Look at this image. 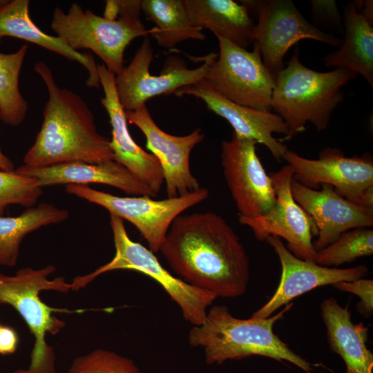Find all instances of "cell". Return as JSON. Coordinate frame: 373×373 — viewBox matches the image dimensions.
Listing matches in <instances>:
<instances>
[{
    "label": "cell",
    "mask_w": 373,
    "mask_h": 373,
    "mask_svg": "<svg viewBox=\"0 0 373 373\" xmlns=\"http://www.w3.org/2000/svg\"><path fill=\"white\" fill-rule=\"evenodd\" d=\"M159 251L173 271L191 285L227 298L247 291L249 256L233 229L216 213L178 216Z\"/></svg>",
    "instance_id": "1"
},
{
    "label": "cell",
    "mask_w": 373,
    "mask_h": 373,
    "mask_svg": "<svg viewBox=\"0 0 373 373\" xmlns=\"http://www.w3.org/2000/svg\"><path fill=\"white\" fill-rule=\"evenodd\" d=\"M34 70L45 83L48 99L43 111L41 128L23 157V164L46 167L114 160L110 140L98 133L86 102L72 90L58 86L44 61L36 63Z\"/></svg>",
    "instance_id": "2"
},
{
    "label": "cell",
    "mask_w": 373,
    "mask_h": 373,
    "mask_svg": "<svg viewBox=\"0 0 373 373\" xmlns=\"http://www.w3.org/2000/svg\"><path fill=\"white\" fill-rule=\"evenodd\" d=\"M292 306L289 303L267 318L248 319L234 317L226 306H213L207 312L204 322L190 329L189 342L203 350L209 365L258 355L286 361L307 373H313L312 365L291 350L273 330L274 324L283 319Z\"/></svg>",
    "instance_id": "3"
},
{
    "label": "cell",
    "mask_w": 373,
    "mask_h": 373,
    "mask_svg": "<svg viewBox=\"0 0 373 373\" xmlns=\"http://www.w3.org/2000/svg\"><path fill=\"white\" fill-rule=\"evenodd\" d=\"M350 70L336 68L317 72L299 60L296 48L287 66L275 76L271 109L285 123L288 134L280 142L292 139L312 123L319 132L327 129L332 113L344 97L343 88L355 79Z\"/></svg>",
    "instance_id": "4"
},
{
    "label": "cell",
    "mask_w": 373,
    "mask_h": 373,
    "mask_svg": "<svg viewBox=\"0 0 373 373\" xmlns=\"http://www.w3.org/2000/svg\"><path fill=\"white\" fill-rule=\"evenodd\" d=\"M119 18L110 20L73 3L66 12L56 8L51 29L70 48L88 49L115 75L124 68V52L129 44L149 34L140 20L142 0H117Z\"/></svg>",
    "instance_id": "5"
},
{
    "label": "cell",
    "mask_w": 373,
    "mask_h": 373,
    "mask_svg": "<svg viewBox=\"0 0 373 373\" xmlns=\"http://www.w3.org/2000/svg\"><path fill=\"white\" fill-rule=\"evenodd\" d=\"M55 270L56 268L50 265L39 269L22 268L13 276L0 274V304H7L15 309L35 338L28 368L18 370L15 373H56L54 350L47 343L46 336L48 334H57L65 326V323L57 318L53 312L86 311L54 308L41 300L39 296L41 291L67 293L71 289V284L66 283L63 277L52 280L48 278Z\"/></svg>",
    "instance_id": "6"
},
{
    "label": "cell",
    "mask_w": 373,
    "mask_h": 373,
    "mask_svg": "<svg viewBox=\"0 0 373 373\" xmlns=\"http://www.w3.org/2000/svg\"><path fill=\"white\" fill-rule=\"evenodd\" d=\"M115 254L108 263L94 271L74 278L71 289L79 291L99 275L117 269L133 270L155 280L179 306L185 321L193 326L202 324L207 308L218 298L215 294L191 285L171 275L160 264L154 253L128 236L124 220L110 214Z\"/></svg>",
    "instance_id": "7"
},
{
    "label": "cell",
    "mask_w": 373,
    "mask_h": 373,
    "mask_svg": "<svg viewBox=\"0 0 373 373\" xmlns=\"http://www.w3.org/2000/svg\"><path fill=\"white\" fill-rule=\"evenodd\" d=\"M66 191L132 223L147 241L149 249L154 254L160 251L175 218L209 195V190L202 187L183 195L160 200L146 195L119 197L84 184H67Z\"/></svg>",
    "instance_id": "8"
},
{
    "label": "cell",
    "mask_w": 373,
    "mask_h": 373,
    "mask_svg": "<svg viewBox=\"0 0 373 373\" xmlns=\"http://www.w3.org/2000/svg\"><path fill=\"white\" fill-rule=\"evenodd\" d=\"M219 54L210 65L205 82L227 99L247 107L271 111L274 77L265 67L259 47L252 51L217 37Z\"/></svg>",
    "instance_id": "9"
},
{
    "label": "cell",
    "mask_w": 373,
    "mask_h": 373,
    "mask_svg": "<svg viewBox=\"0 0 373 373\" xmlns=\"http://www.w3.org/2000/svg\"><path fill=\"white\" fill-rule=\"evenodd\" d=\"M283 160L291 167L294 179L303 186L318 189L328 184L350 202L373 209V160L370 153L348 157L337 148L327 147L313 160L287 149Z\"/></svg>",
    "instance_id": "10"
},
{
    "label": "cell",
    "mask_w": 373,
    "mask_h": 373,
    "mask_svg": "<svg viewBox=\"0 0 373 373\" xmlns=\"http://www.w3.org/2000/svg\"><path fill=\"white\" fill-rule=\"evenodd\" d=\"M258 15L254 41L265 67L275 77L285 68L288 50L303 39L340 47L343 39L325 33L309 23L290 0L254 1Z\"/></svg>",
    "instance_id": "11"
},
{
    "label": "cell",
    "mask_w": 373,
    "mask_h": 373,
    "mask_svg": "<svg viewBox=\"0 0 373 373\" xmlns=\"http://www.w3.org/2000/svg\"><path fill=\"white\" fill-rule=\"evenodd\" d=\"M256 144L234 132L221 143L223 174L240 217L263 216L276 202L273 182L256 153Z\"/></svg>",
    "instance_id": "12"
},
{
    "label": "cell",
    "mask_w": 373,
    "mask_h": 373,
    "mask_svg": "<svg viewBox=\"0 0 373 373\" xmlns=\"http://www.w3.org/2000/svg\"><path fill=\"white\" fill-rule=\"evenodd\" d=\"M276 202L266 214L256 218L238 216L239 222L251 229L255 237L264 241L274 236L285 239L286 247L297 258L315 262L316 251L312 238L318 231L312 218L295 201L291 192L294 172L289 164L271 173Z\"/></svg>",
    "instance_id": "13"
},
{
    "label": "cell",
    "mask_w": 373,
    "mask_h": 373,
    "mask_svg": "<svg viewBox=\"0 0 373 373\" xmlns=\"http://www.w3.org/2000/svg\"><path fill=\"white\" fill-rule=\"evenodd\" d=\"M218 54L211 52L202 58L203 64L194 69L181 64L169 66L159 75L150 73L149 68L154 59L148 36L128 66L115 76L118 99L125 111H135L151 98L174 93L178 89L193 84L204 79L211 63Z\"/></svg>",
    "instance_id": "14"
},
{
    "label": "cell",
    "mask_w": 373,
    "mask_h": 373,
    "mask_svg": "<svg viewBox=\"0 0 373 373\" xmlns=\"http://www.w3.org/2000/svg\"><path fill=\"white\" fill-rule=\"evenodd\" d=\"M125 114L127 121L143 133L146 149L160 162L168 198L183 195L200 188L189 166L193 149L204 138L200 128L183 136L169 134L155 124L146 104L135 111H125Z\"/></svg>",
    "instance_id": "15"
},
{
    "label": "cell",
    "mask_w": 373,
    "mask_h": 373,
    "mask_svg": "<svg viewBox=\"0 0 373 373\" xmlns=\"http://www.w3.org/2000/svg\"><path fill=\"white\" fill-rule=\"evenodd\" d=\"M265 241L274 249L279 258L282 271L278 288L272 297L251 317L265 318L296 297L310 290L341 281H352L365 278L369 272L365 265L347 269L323 267L302 260L291 253L281 238L268 236Z\"/></svg>",
    "instance_id": "16"
},
{
    "label": "cell",
    "mask_w": 373,
    "mask_h": 373,
    "mask_svg": "<svg viewBox=\"0 0 373 373\" xmlns=\"http://www.w3.org/2000/svg\"><path fill=\"white\" fill-rule=\"evenodd\" d=\"M306 187L293 179L291 192L295 201L312 218L317 228V251L334 242L342 233L373 225V209L356 204L339 195L330 185ZM320 186V187H321Z\"/></svg>",
    "instance_id": "17"
},
{
    "label": "cell",
    "mask_w": 373,
    "mask_h": 373,
    "mask_svg": "<svg viewBox=\"0 0 373 373\" xmlns=\"http://www.w3.org/2000/svg\"><path fill=\"white\" fill-rule=\"evenodd\" d=\"M178 97L190 95L202 99L208 109L224 118L238 136L264 144L276 160L280 162L288 149L274 137L288 134V129L278 115L269 110H258L234 103L213 89L204 79L178 89Z\"/></svg>",
    "instance_id": "18"
},
{
    "label": "cell",
    "mask_w": 373,
    "mask_h": 373,
    "mask_svg": "<svg viewBox=\"0 0 373 373\" xmlns=\"http://www.w3.org/2000/svg\"><path fill=\"white\" fill-rule=\"evenodd\" d=\"M97 69L104 94L101 104L107 111L112 128L110 145L114 160L124 166L157 196L164 183L160 162L155 155L137 145L131 137L125 111L117 97L115 75L104 64H97Z\"/></svg>",
    "instance_id": "19"
},
{
    "label": "cell",
    "mask_w": 373,
    "mask_h": 373,
    "mask_svg": "<svg viewBox=\"0 0 373 373\" xmlns=\"http://www.w3.org/2000/svg\"><path fill=\"white\" fill-rule=\"evenodd\" d=\"M15 173L35 178L43 186L99 183L116 187L128 195L155 197L151 190L115 160L90 164L70 162L46 167L21 165Z\"/></svg>",
    "instance_id": "20"
},
{
    "label": "cell",
    "mask_w": 373,
    "mask_h": 373,
    "mask_svg": "<svg viewBox=\"0 0 373 373\" xmlns=\"http://www.w3.org/2000/svg\"><path fill=\"white\" fill-rule=\"evenodd\" d=\"M321 314L330 350L344 361L345 373H372L368 328L363 323H352L348 305L343 307L334 298H327L321 303Z\"/></svg>",
    "instance_id": "21"
},
{
    "label": "cell",
    "mask_w": 373,
    "mask_h": 373,
    "mask_svg": "<svg viewBox=\"0 0 373 373\" xmlns=\"http://www.w3.org/2000/svg\"><path fill=\"white\" fill-rule=\"evenodd\" d=\"M28 0L9 1L0 8V43L6 37L21 39L81 64L88 72L86 84L99 88L100 82L93 55L82 53L67 46L58 37L44 32L32 21Z\"/></svg>",
    "instance_id": "22"
},
{
    "label": "cell",
    "mask_w": 373,
    "mask_h": 373,
    "mask_svg": "<svg viewBox=\"0 0 373 373\" xmlns=\"http://www.w3.org/2000/svg\"><path fill=\"white\" fill-rule=\"evenodd\" d=\"M191 23L247 49L254 41L256 23L245 6L232 0H184Z\"/></svg>",
    "instance_id": "23"
},
{
    "label": "cell",
    "mask_w": 373,
    "mask_h": 373,
    "mask_svg": "<svg viewBox=\"0 0 373 373\" xmlns=\"http://www.w3.org/2000/svg\"><path fill=\"white\" fill-rule=\"evenodd\" d=\"M345 38L338 50L328 53L326 67L350 70L362 76L373 86V26L349 3L343 15Z\"/></svg>",
    "instance_id": "24"
},
{
    "label": "cell",
    "mask_w": 373,
    "mask_h": 373,
    "mask_svg": "<svg viewBox=\"0 0 373 373\" xmlns=\"http://www.w3.org/2000/svg\"><path fill=\"white\" fill-rule=\"evenodd\" d=\"M142 12L154 23L149 33L161 47L172 48L188 39L206 37L191 23L184 0H142Z\"/></svg>",
    "instance_id": "25"
},
{
    "label": "cell",
    "mask_w": 373,
    "mask_h": 373,
    "mask_svg": "<svg viewBox=\"0 0 373 373\" xmlns=\"http://www.w3.org/2000/svg\"><path fill=\"white\" fill-rule=\"evenodd\" d=\"M68 216L67 210L45 202L27 208L17 216H0V265L15 266L20 245L28 233L40 227L63 222Z\"/></svg>",
    "instance_id": "26"
},
{
    "label": "cell",
    "mask_w": 373,
    "mask_h": 373,
    "mask_svg": "<svg viewBox=\"0 0 373 373\" xmlns=\"http://www.w3.org/2000/svg\"><path fill=\"white\" fill-rule=\"evenodd\" d=\"M28 45L16 52H0V119L6 124L17 126L24 120L28 103L20 93L19 79Z\"/></svg>",
    "instance_id": "27"
},
{
    "label": "cell",
    "mask_w": 373,
    "mask_h": 373,
    "mask_svg": "<svg viewBox=\"0 0 373 373\" xmlns=\"http://www.w3.org/2000/svg\"><path fill=\"white\" fill-rule=\"evenodd\" d=\"M373 254V230L356 228L342 233L334 242L317 251L315 263L329 267L339 266Z\"/></svg>",
    "instance_id": "28"
},
{
    "label": "cell",
    "mask_w": 373,
    "mask_h": 373,
    "mask_svg": "<svg viewBox=\"0 0 373 373\" xmlns=\"http://www.w3.org/2000/svg\"><path fill=\"white\" fill-rule=\"evenodd\" d=\"M42 194L35 178L0 169V216L10 204L34 207Z\"/></svg>",
    "instance_id": "29"
},
{
    "label": "cell",
    "mask_w": 373,
    "mask_h": 373,
    "mask_svg": "<svg viewBox=\"0 0 373 373\" xmlns=\"http://www.w3.org/2000/svg\"><path fill=\"white\" fill-rule=\"evenodd\" d=\"M68 373H141L133 360L104 349L74 359Z\"/></svg>",
    "instance_id": "30"
},
{
    "label": "cell",
    "mask_w": 373,
    "mask_h": 373,
    "mask_svg": "<svg viewBox=\"0 0 373 373\" xmlns=\"http://www.w3.org/2000/svg\"><path fill=\"white\" fill-rule=\"evenodd\" d=\"M336 289L355 294L360 298L356 308L364 317L368 318L373 313V280L359 278L352 281H341L332 285Z\"/></svg>",
    "instance_id": "31"
},
{
    "label": "cell",
    "mask_w": 373,
    "mask_h": 373,
    "mask_svg": "<svg viewBox=\"0 0 373 373\" xmlns=\"http://www.w3.org/2000/svg\"><path fill=\"white\" fill-rule=\"evenodd\" d=\"M312 6V17L314 26L321 24L322 27L337 30L342 29V18L335 1H311Z\"/></svg>",
    "instance_id": "32"
},
{
    "label": "cell",
    "mask_w": 373,
    "mask_h": 373,
    "mask_svg": "<svg viewBox=\"0 0 373 373\" xmlns=\"http://www.w3.org/2000/svg\"><path fill=\"white\" fill-rule=\"evenodd\" d=\"M19 338L16 332L10 327H0V354L14 353L17 347Z\"/></svg>",
    "instance_id": "33"
},
{
    "label": "cell",
    "mask_w": 373,
    "mask_h": 373,
    "mask_svg": "<svg viewBox=\"0 0 373 373\" xmlns=\"http://www.w3.org/2000/svg\"><path fill=\"white\" fill-rule=\"evenodd\" d=\"M356 10L365 19L373 26V1L372 0L353 1Z\"/></svg>",
    "instance_id": "34"
},
{
    "label": "cell",
    "mask_w": 373,
    "mask_h": 373,
    "mask_svg": "<svg viewBox=\"0 0 373 373\" xmlns=\"http://www.w3.org/2000/svg\"><path fill=\"white\" fill-rule=\"evenodd\" d=\"M0 169L5 171L12 172L15 171V165L10 158L6 156L0 149Z\"/></svg>",
    "instance_id": "35"
},
{
    "label": "cell",
    "mask_w": 373,
    "mask_h": 373,
    "mask_svg": "<svg viewBox=\"0 0 373 373\" xmlns=\"http://www.w3.org/2000/svg\"><path fill=\"white\" fill-rule=\"evenodd\" d=\"M9 1L0 0V8L5 6Z\"/></svg>",
    "instance_id": "36"
},
{
    "label": "cell",
    "mask_w": 373,
    "mask_h": 373,
    "mask_svg": "<svg viewBox=\"0 0 373 373\" xmlns=\"http://www.w3.org/2000/svg\"><path fill=\"white\" fill-rule=\"evenodd\" d=\"M1 325H0V327H1Z\"/></svg>",
    "instance_id": "37"
}]
</instances>
